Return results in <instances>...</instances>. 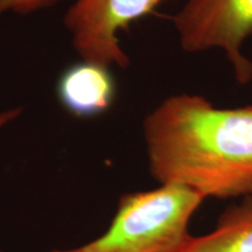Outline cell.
<instances>
[{"label":"cell","mask_w":252,"mask_h":252,"mask_svg":"<svg viewBox=\"0 0 252 252\" xmlns=\"http://www.w3.org/2000/svg\"><path fill=\"white\" fill-rule=\"evenodd\" d=\"M144 134L160 185L204 198L252 195V105L220 109L197 94H176L145 118Z\"/></svg>","instance_id":"obj_1"},{"label":"cell","mask_w":252,"mask_h":252,"mask_svg":"<svg viewBox=\"0 0 252 252\" xmlns=\"http://www.w3.org/2000/svg\"><path fill=\"white\" fill-rule=\"evenodd\" d=\"M203 200L197 191L178 185L124 194L100 237L80 248L50 252H182L193 237L189 222Z\"/></svg>","instance_id":"obj_2"},{"label":"cell","mask_w":252,"mask_h":252,"mask_svg":"<svg viewBox=\"0 0 252 252\" xmlns=\"http://www.w3.org/2000/svg\"><path fill=\"white\" fill-rule=\"evenodd\" d=\"M173 23L185 52L224 50L236 81H252V62L242 54L252 35V0H187Z\"/></svg>","instance_id":"obj_3"},{"label":"cell","mask_w":252,"mask_h":252,"mask_svg":"<svg viewBox=\"0 0 252 252\" xmlns=\"http://www.w3.org/2000/svg\"><path fill=\"white\" fill-rule=\"evenodd\" d=\"M161 1L74 0L64 15V25L83 61L126 68L130 60L119 43L118 32L151 13Z\"/></svg>","instance_id":"obj_4"},{"label":"cell","mask_w":252,"mask_h":252,"mask_svg":"<svg viewBox=\"0 0 252 252\" xmlns=\"http://www.w3.org/2000/svg\"><path fill=\"white\" fill-rule=\"evenodd\" d=\"M116 87L108 67L82 61L62 74L58 96L63 108L77 117H93L106 111L115 99Z\"/></svg>","instance_id":"obj_5"},{"label":"cell","mask_w":252,"mask_h":252,"mask_svg":"<svg viewBox=\"0 0 252 252\" xmlns=\"http://www.w3.org/2000/svg\"><path fill=\"white\" fill-rule=\"evenodd\" d=\"M182 252H252V195L223 213L212 232L193 236Z\"/></svg>","instance_id":"obj_6"},{"label":"cell","mask_w":252,"mask_h":252,"mask_svg":"<svg viewBox=\"0 0 252 252\" xmlns=\"http://www.w3.org/2000/svg\"><path fill=\"white\" fill-rule=\"evenodd\" d=\"M58 0H0V15L6 12L15 14H31L53 6Z\"/></svg>","instance_id":"obj_7"},{"label":"cell","mask_w":252,"mask_h":252,"mask_svg":"<svg viewBox=\"0 0 252 252\" xmlns=\"http://www.w3.org/2000/svg\"><path fill=\"white\" fill-rule=\"evenodd\" d=\"M21 113V109L14 108L5 110V111H0V130L4 127L5 125L9 124L11 122L15 121L19 117V115Z\"/></svg>","instance_id":"obj_8"}]
</instances>
